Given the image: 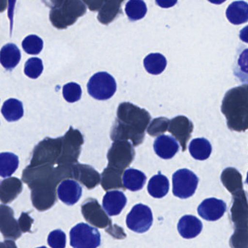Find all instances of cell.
Segmentation results:
<instances>
[{"instance_id": "obj_1", "label": "cell", "mask_w": 248, "mask_h": 248, "mask_svg": "<svg viewBox=\"0 0 248 248\" xmlns=\"http://www.w3.org/2000/svg\"><path fill=\"white\" fill-rule=\"evenodd\" d=\"M117 119L111 132L113 140H131L134 146L143 143L145 131L151 123L150 114L130 103H122L117 108Z\"/></svg>"}, {"instance_id": "obj_2", "label": "cell", "mask_w": 248, "mask_h": 248, "mask_svg": "<svg viewBox=\"0 0 248 248\" xmlns=\"http://www.w3.org/2000/svg\"><path fill=\"white\" fill-rule=\"evenodd\" d=\"M231 131L248 130V84L232 88L223 97L220 107Z\"/></svg>"}, {"instance_id": "obj_3", "label": "cell", "mask_w": 248, "mask_h": 248, "mask_svg": "<svg viewBox=\"0 0 248 248\" xmlns=\"http://www.w3.org/2000/svg\"><path fill=\"white\" fill-rule=\"evenodd\" d=\"M50 13V20L56 28L66 29L76 22L79 17L85 15L86 6L79 0H69L57 2Z\"/></svg>"}, {"instance_id": "obj_4", "label": "cell", "mask_w": 248, "mask_h": 248, "mask_svg": "<svg viewBox=\"0 0 248 248\" xmlns=\"http://www.w3.org/2000/svg\"><path fill=\"white\" fill-rule=\"evenodd\" d=\"M62 137L55 139L46 138L34 148L30 166L57 165L62 153Z\"/></svg>"}, {"instance_id": "obj_5", "label": "cell", "mask_w": 248, "mask_h": 248, "mask_svg": "<svg viewBox=\"0 0 248 248\" xmlns=\"http://www.w3.org/2000/svg\"><path fill=\"white\" fill-rule=\"evenodd\" d=\"M91 96L99 101L109 99L117 91L115 79L105 72H98L91 77L87 85Z\"/></svg>"}, {"instance_id": "obj_6", "label": "cell", "mask_w": 248, "mask_h": 248, "mask_svg": "<svg viewBox=\"0 0 248 248\" xmlns=\"http://www.w3.org/2000/svg\"><path fill=\"white\" fill-rule=\"evenodd\" d=\"M69 235L73 248H97L101 245V233L87 223H78L71 229Z\"/></svg>"}, {"instance_id": "obj_7", "label": "cell", "mask_w": 248, "mask_h": 248, "mask_svg": "<svg viewBox=\"0 0 248 248\" xmlns=\"http://www.w3.org/2000/svg\"><path fill=\"white\" fill-rule=\"evenodd\" d=\"M62 153L57 165H75L78 163V159L81 152V146L83 144V136L79 130H74L70 127L69 131L62 137Z\"/></svg>"}, {"instance_id": "obj_8", "label": "cell", "mask_w": 248, "mask_h": 248, "mask_svg": "<svg viewBox=\"0 0 248 248\" xmlns=\"http://www.w3.org/2000/svg\"><path fill=\"white\" fill-rule=\"evenodd\" d=\"M135 152L133 145L127 140H116L107 154L108 167L124 170L134 160Z\"/></svg>"}, {"instance_id": "obj_9", "label": "cell", "mask_w": 248, "mask_h": 248, "mask_svg": "<svg viewBox=\"0 0 248 248\" xmlns=\"http://www.w3.org/2000/svg\"><path fill=\"white\" fill-rule=\"evenodd\" d=\"M198 183L199 178L192 171L178 170L172 175V193L178 198H189L195 193Z\"/></svg>"}, {"instance_id": "obj_10", "label": "cell", "mask_w": 248, "mask_h": 248, "mask_svg": "<svg viewBox=\"0 0 248 248\" xmlns=\"http://www.w3.org/2000/svg\"><path fill=\"white\" fill-rule=\"evenodd\" d=\"M82 216L89 224L98 229H108L112 224V220L103 207L95 198H88L81 206Z\"/></svg>"}, {"instance_id": "obj_11", "label": "cell", "mask_w": 248, "mask_h": 248, "mask_svg": "<svg viewBox=\"0 0 248 248\" xmlns=\"http://www.w3.org/2000/svg\"><path fill=\"white\" fill-rule=\"evenodd\" d=\"M153 223L152 210L143 204H138L133 207L126 218L128 229L136 233L147 232Z\"/></svg>"}, {"instance_id": "obj_12", "label": "cell", "mask_w": 248, "mask_h": 248, "mask_svg": "<svg viewBox=\"0 0 248 248\" xmlns=\"http://www.w3.org/2000/svg\"><path fill=\"white\" fill-rule=\"evenodd\" d=\"M54 166L45 165L40 166H27L22 174V181L32 189L37 186L42 184H53V177L55 170ZM58 187V186H56Z\"/></svg>"}, {"instance_id": "obj_13", "label": "cell", "mask_w": 248, "mask_h": 248, "mask_svg": "<svg viewBox=\"0 0 248 248\" xmlns=\"http://www.w3.org/2000/svg\"><path fill=\"white\" fill-rule=\"evenodd\" d=\"M57 187L51 184H42L31 189V199L33 206L39 211L51 208L57 202Z\"/></svg>"}, {"instance_id": "obj_14", "label": "cell", "mask_w": 248, "mask_h": 248, "mask_svg": "<svg viewBox=\"0 0 248 248\" xmlns=\"http://www.w3.org/2000/svg\"><path fill=\"white\" fill-rule=\"evenodd\" d=\"M232 204L231 208V218L235 229H248V197L244 190L232 194Z\"/></svg>"}, {"instance_id": "obj_15", "label": "cell", "mask_w": 248, "mask_h": 248, "mask_svg": "<svg viewBox=\"0 0 248 248\" xmlns=\"http://www.w3.org/2000/svg\"><path fill=\"white\" fill-rule=\"evenodd\" d=\"M193 130L194 124L186 116L179 115L170 120L168 131L179 142L182 147V152H185Z\"/></svg>"}, {"instance_id": "obj_16", "label": "cell", "mask_w": 248, "mask_h": 248, "mask_svg": "<svg viewBox=\"0 0 248 248\" xmlns=\"http://www.w3.org/2000/svg\"><path fill=\"white\" fill-rule=\"evenodd\" d=\"M1 232L4 238L11 240H16L21 237L22 234L19 223L14 217V212L13 209L8 206L1 205Z\"/></svg>"}, {"instance_id": "obj_17", "label": "cell", "mask_w": 248, "mask_h": 248, "mask_svg": "<svg viewBox=\"0 0 248 248\" xmlns=\"http://www.w3.org/2000/svg\"><path fill=\"white\" fill-rule=\"evenodd\" d=\"M74 179L81 183L88 189L95 188L101 184V175L90 165L75 164L72 165Z\"/></svg>"}, {"instance_id": "obj_18", "label": "cell", "mask_w": 248, "mask_h": 248, "mask_svg": "<svg viewBox=\"0 0 248 248\" xmlns=\"http://www.w3.org/2000/svg\"><path fill=\"white\" fill-rule=\"evenodd\" d=\"M197 211L204 220L216 221L226 213V204L223 200L216 198L206 199L199 205Z\"/></svg>"}, {"instance_id": "obj_19", "label": "cell", "mask_w": 248, "mask_h": 248, "mask_svg": "<svg viewBox=\"0 0 248 248\" xmlns=\"http://www.w3.org/2000/svg\"><path fill=\"white\" fill-rule=\"evenodd\" d=\"M82 187L75 180H64L57 187V195L59 200L67 205L76 204L82 197Z\"/></svg>"}, {"instance_id": "obj_20", "label": "cell", "mask_w": 248, "mask_h": 248, "mask_svg": "<svg viewBox=\"0 0 248 248\" xmlns=\"http://www.w3.org/2000/svg\"><path fill=\"white\" fill-rule=\"evenodd\" d=\"M103 208L109 216H117L127 204V198L123 191L112 190L107 191L103 198Z\"/></svg>"}, {"instance_id": "obj_21", "label": "cell", "mask_w": 248, "mask_h": 248, "mask_svg": "<svg viewBox=\"0 0 248 248\" xmlns=\"http://www.w3.org/2000/svg\"><path fill=\"white\" fill-rule=\"evenodd\" d=\"M154 149L158 156L164 159H172L179 151V145L172 136H159L154 142Z\"/></svg>"}, {"instance_id": "obj_22", "label": "cell", "mask_w": 248, "mask_h": 248, "mask_svg": "<svg viewBox=\"0 0 248 248\" xmlns=\"http://www.w3.org/2000/svg\"><path fill=\"white\" fill-rule=\"evenodd\" d=\"M23 184L16 177L5 178L1 182L0 195L3 204H10L22 192Z\"/></svg>"}, {"instance_id": "obj_23", "label": "cell", "mask_w": 248, "mask_h": 248, "mask_svg": "<svg viewBox=\"0 0 248 248\" xmlns=\"http://www.w3.org/2000/svg\"><path fill=\"white\" fill-rule=\"evenodd\" d=\"M124 170L107 167L101 175V184L104 191L121 188L125 191L126 188L123 184V174Z\"/></svg>"}, {"instance_id": "obj_24", "label": "cell", "mask_w": 248, "mask_h": 248, "mask_svg": "<svg viewBox=\"0 0 248 248\" xmlns=\"http://www.w3.org/2000/svg\"><path fill=\"white\" fill-rule=\"evenodd\" d=\"M202 223L197 217L191 215L183 216L178 223V231L182 237L192 239L201 233Z\"/></svg>"}, {"instance_id": "obj_25", "label": "cell", "mask_w": 248, "mask_h": 248, "mask_svg": "<svg viewBox=\"0 0 248 248\" xmlns=\"http://www.w3.org/2000/svg\"><path fill=\"white\" fill-rule=\"evenodd\" d=\"M226 18L231 24L240 25L248 21V4L244 1H236L229 5Z\"/></svg>"}, {"instance_id": "obj_26", "label": "cell", "mask_w": 248, "mask_h": 248, "mask_svg": "<svg viewBox=\"0 0 248 248\" xmlns=\"http://www.w3.org/2000/svg\"><path fill=\"white\" fill-rule=\"evenodd\" d=\"M21 59V51L15 44H6L1 49L0 62L2 66L8 70L14 69L20 63Z\"/></svg>"}, {"instance_id": "obj_27", "label": "cell", "mask_w": 248, "mask_h": 248, "mask_svg": "<svg viewBox=\"0 0 248 248\" xmlns=\"http://www.w3.org/2000/svg\"><path fill=\"white\" fill-rule=\"evenodd\" d=\"M220 180L223 186L232 194L243 190L242 176L236 168H227L224 169L220 175Z\"/></svg>"}, {"instance_id": "obj_28", "label": "cell", "mask_w": 248, "mask_h": 248, "mask_svg": "<svg viewBox=\"0 0 248 248\" xmlns=\"http://www.w3.org/2000/svg\"><path fill=\"white\" fill-rule=\"evenodd\" d=\"M146 176L139 170L129 168L123 174V184L126 189L137 191L142 189L146 181Z\"/></svg>"}, {"instance_id": "obj_29", "label": "cell", "mask_w": 248, "mask_h": 248, "mask_svg": "<svg viewBox=\"0 0 248 248\" xmlns=\"http://www.w3.org/2000/svg\"><path fill=\"white\" fill-rule=\"evenodd\" d=\"M169 188V180L160 172L149 180L147 186L149 194L154 198L157 199L162 198L167 195Z\"/></svg>"}, {"instance_id": "obj_30", "label": "cell", "mask_w": 248, "mask_h": 248, "mask_svg": "<svg viewBox=\"0 0 248 248\" xmlns=\"http://www.w3.org/2000/svg\"><path fill=\"white\" fill-rule=\"evenodd\" d=\"M190 155L197 160H205L210 157L212 146L208 140L204 138H198L191 140L188 146Z\"/></svg>"}, {"instance_id": "obj_31", "label": "cell", "mask_w": 248, "mask_h": 248, "mask_svg": "<svg viewBox=\"0 0 248 248\" xmlns=\"http://www.w3.org/2000/svg\"><path fill=\"white\" fill-rule=\"evenodd\" d=\"M2 114L7 121H18L24 114L22 102L16 98L7 100L2 105Z\"/></svg>"}, {"instance_id": "obj_32", "label": "cell", "mask_w": 248, "mask_h": 248, "mask_svg": "<svg viewBox=\"0 0 248 248\" xmlns=\"http://www.w3.org/2000/svg\"><path fill=\"white\" fill-rule=\"evenodd\" d=\"M143 65L148 73L153 75H160L166 68L167 59L160 53H151L145 58Z\"/></svg>"}, {"instance_id": "obj_33", "label": "cell", "mask_w": 248, "mask_h": 248, "mask_svg": "<svg viewBox=\"0 0 248 248\" xmlns=\"http://www.w3.org/2000/svg\"><path fill=\"white\" fill-rule=\"evenodd\" d=\"M1 170L0 175L2 178L11 176L18 169L19 165L18 156L10 152H3L0 155Z\"/></svg>"}, {"instance_id": "obj_34", "label": "cell", "mask_w": 248, "mask_h": 248, "mask_svg": "<svg viewBox=\"0 0 248 248\" xmlns=\"http://www.w3.org/2000/svg\"><path fill=\"white\" fill-rule=\"evenodd\" d=\"M233 74L242 82H248V48L238 54L233 65Z\"/></svg>"}, {"instance_id": "obj_35", "label": "cell", "mask_w": 248, "mask_h": 248, "mask_svg": "<svg viewBox=\"0 0 248 248\" xmlns=\"http://www.w3.org/2000/svg\"><path fill=\"white\" fill-rule=\"evenodd\" d=\"M147 13V6L142 0H130L125 5V14L131 21L142 19Z\"/></svg>"}, {"instance_id": "obj_36", "label": "cell", "mask_w": 248, "mask_h": 248, "mask_svg": "<svg viewBox=\"0 0 248 248\" xmlns=\"http://www.w3.org/2000/svg\"><path fill=\"white\" fill-rule=\"evenodd\" d=\"M120 4L121 2L115 1L104 2V5L101 8L98 14V20L104 24H108L111 22L118 14L119 11H120Z\"/></svg>"}, {"instance_id": "obj_37", "label": "cell", "mask_w": 248, "mask_h": 248, "mask_svg": "<svg viewBox=\"0 0 248 248\" xmlns=\"http://www.w3.org/2000/svg\"><path fill=\"white\" fill-rule=\"evenodd\" d=\"M44 43L35 34L27 36L22 42V47L26 53L30 55H38L43 49Z\"/></svg>"}, {"instance_id": "obj_38", "label": "cell", "mask_w": 248, "mask_h": 248, "mask_svg": "<svg viewBox=\"0 0 248 248\" xmlns=\"http://www.w3.org/2000/svg\"><path fill=\"white\" fill-rule=\"evenodd\" d=\"M170 120L166 117L154 119L147 128V133L152 137H159L168 131Z\"/></svg>"}, {"instance_id": "obj_39", "label": "cell", "mask_w": 248, "mask_h": 248, "mask_svg": "<svg viewBox=\"0 0 248 248\" xmlns=\"http://www.w3.org/2000/svg\"><path fill=\"white\" fill-rule=\"evenodd\" d=\"M43 61L39 58L33 57L26 62L24 73L31 79H37L43 73Z\"/></svg>"}, {"instance_id": "obj_40", "label": "cell", "mask_w": 248, "mask_h": 248, "mask_svg": "<svg viewBox=\"0 0 248 248\" xmlns=\"http://www.w3.org/2000/svg\"><path fill=\"white\" fill-rule=\"evenodd\" d=\"M232 248H248V229H236L229 240Z\"/></svg>"}, {"instance_id": "obj_41", "label": "cell", "mask_w": 248, "mask_h": 248, "mask_svg": "<svg viewBox=\"0 0 248 248\" xmlns=\"http://www.w3.org/2000/svg\"><path fill=\"white\" fill-rule=\"evenodd\" d=\"M63 95L67 102H77L82 97V88L75 82H69L63 87Z\"/></svg>"}, {"instance_id": "obj_42", "label": "cell", "mask_w": 248, "mask_h": 248, "mask_svg": "<svg viewBox=\"0 0 248 248\" xmlns=\"http://www.w3.org/2000/svg\"><path fill=\"white\" fill-rule=\"evenodd\" d=\"M47 243L52 248H65L66 245V233L61 230L56 229L49 233Z\"/></svg>"}, {"instance_id": "obj_43", "label": "cell", "mask_w": 248, "mask_h": 248, "mask_svg": "<svg viewBox=\"0 0 248 248\" xmlns=\"http://www.w3.org/2000/svg\"><path fill=\"white\" fill-rule=\"evenodd\" d=\"M18 221L22 233H27V232L32 233L31 231V226H32V223H34V219L30 217L28 213H21Z\"/></svg>"}, {"instance_id": "obj_44", "label": "cell", "mask_w": 248, "mask_h": 248, "mask_svg": "<svg viewBox=\"0 0 248 248\" xmlns=\"http://www.w3.org/2000/svg\"><path fill=\"white\" fill-rule=\"evenodd\" d=\"M239 38L242 42L248 43V26L244 27L239 32Z\"/></svg>"}, {"instance_id": "obj_45", "label": "cell", "mask_w": 248, "mask_h": 248, "mask_svg": "<svg viewBox=\"0 0 248 248\" xmlns=\"http://www.w3.org/2000/svg\"><path fill=\"white\" fill-rule=\"evenodd\" d=\"M1 248H18L14 240H5L1 244Z\"/></svg>"}, {"instance_id": "obj_46", "label": "cell", "mask_w": 248, "mask_h": 248, "mask_svg": "<svg viewBox=\"0 0 248 248\" xmlns=\"http://www.w3.org/2000/svg\"><path fill=\"white\" fill-rule=\"evenodd\" d=\"M245 182H246V184H248V175H247L246 181H245Z\"/></svg>"}, {"instance_id": "obj_47", "label": "cell", "mask_w": 248, "mask_h": 248, "mask_svg": "<svg viewBox=\"0 0 248 248\" xmlns=\"http://www.w3.org/2000/svg\"><path fill=\"white\" fill-rule=\"evenodd\" d=\"M47 248L46 246H43V247H40V248Z\"/></svg>"}]
</instances>
